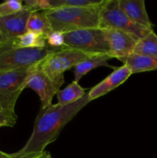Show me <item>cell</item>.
<instances>
[{
  "instance_id": "ba28073f",
  "label": "cell",
  "mask_w": 157,
  "mask_h": 158,
  "mask_svg": "<svg viewBox=\"0 0 157 158\" xmlns=\"http://www.w3.org/2000/svg\"><path fill=\"white\" fill-rule=\"evenodd\" d=\"M26 88H30L35 91L41 100V109L52 104V99L60 88L45 73L39 66V62L29 78Z\"/></svg>"
},
{
  "instance_id": "9c48e42d",
  "label": "cell",
  "mask_w": 157,
  "mask_h": 158,
  "mask_svg": "<svg viewBox=\"0 0 157 158\" xmlns=\"http://www.w3.org/2000/svg\"><path fill=\"white\" fill-rule=\"evenodd\" d=\"M109 46L111 58L128 57L132 54L139 39L131 34L115 29H103Z\"/></svg>"
},
{
  "instance_id": "8992f818",
  "label": "cell",
  "mask_w": 157,
  "mask_h": 158,
  "mask_svg": "<svg viewBox=\"0 0 157 158\" xmlns=\"http://www.w3.org/2000/svg\"><path fill=\"white\" fill-rule=\"evenodd\" d=\"M62 47L75 49L92 56H109V46L105 32L99 28L66 32L64 33V46Z\"/></svg>"
},
{
  "instance_id": "277c9868",
  "label": "cell",
  "mask_w": 157,
  "mask_h": 158,
  "mask_svg": "<svg viewBox=\"0 0 157 158\" xmlns=\"http://www.w3.org/2000/svg\"><path fill=\"white\" fill-rule=\"evenodd\" d=\"M61 48H52L47 45L41 49H32L18 47L6 43L0 48V73L36 64Z\"/></svg>"
},
{
  "instance_id": "52a82bcc",
  "label": "cell",
  "mask_w": 157,
  "mask_h": 158,
  "mask_svg": "<svg viewBox=\"0 0 157 158\" xmlns=\"http://www.w3.org/2000/svg\"><path fill=\"white\" fill-rule=\"evenodd\" d=\"M99 28L101 29H115L131 34L141 40L152 29L137 25L121 10L118 0H106L99 16Z\"/></svg>"
},
{
  "instance_id": "5b68a950",
  "label": "cell",
  "mask_w": 157,
  "mask_h": 158,
  "mask_svg": "<svg viewBox=\"0 0 157 158\" xmlns=\"http://www.w3.org/2000/svg\"><path fill=\"white\" fill-rule=\"evenodd\" d=\"M92 56L75 49L62 47L39 62L43 72L60 88L64 83V73Z\"/></svg>"
},
{
  "instance_id": "2e32d148",
  "label": "cell",
  "mask_w": 157,
  "mask_h": 158,
  "mask_svg": "<svg viewBox=\"0 0 157 158\" xmlns=\"http://www.w3.org/2000/svg\"><path fill=\"white\" fill-rule=\"evenodd\" d=\"M86 89H83L78 83L73 81L68 85L65 89L58 90L56 96L58 104L60 106H67L78 101L86 96Z\"/></svg>"
},
{
  "instance_id": "6da1fadb",
  "label": "cell",
  "mask_w": 157,
  "mask_h": 158,
  "mask_svg": "<svg viewBox=\"0 0 157 158\" xmlns=\"http://www.w3.org/2000/svg\"><path fill=\"white\" fill-rule=\"evenodd\" d=\"M90 102L88 94L78 101L67 106L51 104L40 110L34 122L33 131L25 146L12 154L14 158L39 155L58 138L63 128Z\"/></svg>"
},
{
  "instance_id": "7402d4cb",
  "label": "cell",
  "mask_w": 157,
  "mask_h": 158,
  "mask_svg": "<svg viewBox=\"0 0 157 158\" xmlns=\"http://www.w3.org/2000/svg\"><path fill=\"white\" fill-rule=\"evenodd\" d=\"M16 123V121L6 117L0 113V127H13Z\"/></svg>"
},
{
  "instance_id": "cb8c5ba5",
  "label": "cell",
  "mask_w": 157,
  "mask_h": 158,
  "mask_svg": "<svg viewBox=\"0 0 157 158\" xmlns=\"http://www.w3.org/2000/svg\"><path fill=\"white\" fill-rule=\"evenodd\" d=\"M36 158H52L51 156L50 153L48 152V151H44L42 154H39Z\"/></svg>"
},
{
  "instance_id": "4fadbf2b",
  "label": "cell",
  "mask_w": 157,
  "mask_h": 158,
  "mask_svg": "<svg viewBox=\"0 0 157 158\" xmlns=\"http://www.w3.org/2000/svg\"><path fill=\"white\" fill-rule=\"evenodd\" d=\"M119 60L129 68L132 74L157 70V57L131 54L129 56L121 58Z\"/></svg>"
},
{
  "instance_id": "30bf717a",
  "label": "cell",
  "mask_w": 157,
  "mask_h": 158,
  "mask_svg": "<svg viewBox=\"0 0 157 158\" xmlns=\"http://www.w3.org/2000/svg\"><path fill=\"white\" fill-rule=\"evenodd\" d=\"M32 11L24 6L19 12L7 16L0 17V29L9 43L27 32V23Z\"/></svg>"
},
{
  "instance_id": "5bb4252c",
  "label": "cell",
  "mask_w": 157,
  "mask_h": 158,
  "mask_svg": "<svg viewBox=\"0 0 157 158\" xmlns=\"http://www.w3.org/2000/svg\"><path fill=\"white\" fill-rule=\"evenodd\" d=\"M112 59L109 55H95L78 63L74 67V81L78 83L82 77L88 73L89 71L99 66H107L115 69L117 67L111 66L108 63V60Z\"/></svg>"
},
{
  "instance_id": "ac0fdd59",
  "label": "cell",
  "mask_w": 157,
  "mask_h": 158,
  "mask_svg": "<svg viewBox=\"0 0 157 158\" xmlns=\"http://www.w3.org/2000/svg\"><path fill=\"white\" fill-rule=\"evenodd\" d=\"M132 54L157 57V35L154 31L137 42Z\"/></svg>"
},
{
  "instance_id": "603a6c76",
  "label": "cell",
  "mask_w": 157,
  "mask_h": 158,
  "mask_svg": "<svg viewBox=\"0 0 157 158\" xmlns=\"http://www.w3.org/2000/svg\"><path fill=\"white\" fill-rule=\"evenodd\" d=\"M8 43H9V41H8V40L6 38L4 34L2 33V32L1 29H0V48Z\"/></svg>"
},
{
  "instance_id": "9a60e30c",
  "label": "cell",
  "mask_w": 157,
  "mask_h": 158,
  "mask_svg": "<svg viewBox=\"0 0 157 158\" xmlns=\"http://www.w3.org/2000/svg\"><path fill=\"white\" fill-rule=\"evenodd\" d=\"M26 29L27 31L34 32L42 35L46 38V40L53 32L52 25L46 14V11L32 12L28 19Z\"/></svg>"
},
{
  "instance_id": "d4e9b609",
  "label": "cell",
  "mask_w": 157,
  "mask_h": 158,
  "mask_svg": "<svg viewBox=\"0 0 157 158\" xmlns=\"http://www.w3.org/2000/svg\"><path fill=\"white\" fill-rule=\"evenodd\" d=\"M0 158H14L12 154H7V153L2 152L0 151Z\"/></svg>"
},
{
  "instance_id": "44dd1931",
  "label": "cell",
  "mask_w": 157,
  "mask_h": 158,
  "mask_svg": "<svg viewBox=\"0 0 157 158\" xmlns=\"http://www.w3.org/2000/svg\"><path fill=\"white\" fill-rule=\"evenodd\" d=\"M47 45L52 48H61L64 46V33L53 31L47 38Z\"/></svg>"
},
{
  "instance_id": "3957f363",
  "label": "cell",
  "mask_w": 157,
  "mask_h": 158,
  "mask_svg": "<svg viewBox=\"0 0 157 158\" xmlns=\"http://www.w3.org/2000/svg\"><path fill=\"white\" fill-rule=\"evenodd\" d=\"M36 64L0 73V113L15 121L18 119L15 111L17 100Z\"/></svg>"
},
{
  "instance_id": "484cf974",
  "label": "cell",
  "mask_w": 157,
  "mask_h": 158,
  "mask_svg": "<svg viewBox=\"0 0 157 158\" xmlns=\"http://www.w3.org/2000/svg\"><path fill=\"white\" fill-rule=\"evenodd\" d=\"M38 155H32V156H27V157H18V158H36Z\"/></svg>"
},
{
  "instance_id": "ffe728a7",
  "label": "cell",
  "mask_w": 157,
  "mask_h": 158,
  "mask_svg": "<svg viewBox=\"0 0 157 158\" xmlns=\"http://www.w3.org/2000/svg\"><path fill=\"white\" fill-rule=\"evenodd\" d=\"M24 7L22 0H7L0 4V17L7 16L19 12Z\"/></svg>"
},
{
  "instance_id": "8fae6325",
  "label": "cell",
  "mask_w": 157,
  "mask_h": 158,
  "mask_svg": "<svg viewBox=\"0 0 157 158\" xmlns=\"http://www.w3.org/2000/svg\"><path fill=\"white\" fill-rule=\"evenodd\" d=\"M132 75L131 70L127 66L123 65L114 69L113 72L106 79L95 85L88 93V97L90 101L106 95L110 91L118 87L119 86L126 81Z\"/></svg>"
},
{
  "instance_id": "7c38bea8",
  "label": "cell",
  "mask_w": 157,
  "mask_h": 158,
  "mask_svg": "<svg viewBox=\"0 0 157 158\" xmlns=\"http://www.w3.org/2000/svg\"><path fill=\"white\" fill-rule=\"evenodd\" d=\"M118 2L120 9L132 22L153 30L154 26L146 12L144 0H118Z\"/></svg>"
},
{
  "instance_id": "7a4b0ae2",
  "label": "cell",
  "mask_w": 157,
  "mask_h": 158,
  "mask_svg": "<svg viewBox=\"0 0 157 158\" xmlns=\"http://www.w3.org/2000/svg\"><path fill=\"white\" fill-rule=\"evenodd\" d=\"M106 1V0H105ZM88 7H66L46 11L53 31L62 33L99 28L103 3Z\"/></svg>"
},
{
  "instance_id": "d6986e66",
  "label": "cell",
  "mask_w": 157,
  "mask_h": 158,
  "mask_svg": "<svg viewBox=\"0 0 157 158\" xmlns=\"http://www.w3.org/2000/svg\"><path fill=\"white\" fill-rule=\"evenodd\" d=\"M105 0H49L50 10L66 7H88L101 5Z\"/></svg>"
},
{
  "instance_id": "e0dca14e",
  "label": "cell",
  "mask_w": 157,
  "mask_h": 158,
  "mask_svg": "<svg viewBox=\"0 0 157 158\" xmlns=\"http://www.w3.org/2000/svg\"><path fill=\"white\" fill-rule=\"evenodd\" d=\"M46 38L34 32L27 31L26 33L14 39L9 43L13 46L21 48H32V49H41L47 46Z\"/></svg>"
}]
</instances>
